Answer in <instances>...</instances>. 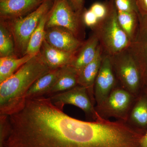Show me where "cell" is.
<instances>
[{
    "label": "cell",
    "instance_id": "obj_9",
    "mask_svg": "<svg viewBox=\"0 0 147 147\" xmlns=\"http://www.w3.org/2000/svg\"><path fill=\"white\" fill-rule=\"evenodd\" d=\"M129 49L141 71L142 90L147 93V15H140L138 33Z\"/></svg>",
    "mask_w": 147,
    "mask_h": 147
},
{
    "label": "cell",
    "instance_id": "obj_21",
    "mask_svg": "<svg viewBox=\"0 0 147 147\" xmlns=\"http://www.w3.org/2000/svg\"><path fill=\"white\" fill-rule=\"evenodd\" d=\"M13 36L5 23L1 21L0 25V57L15 56Z\"/></svg>",
    "mask_w": 147,
    "mask_h": 147
},
{
    "label": "cell",
    "instance_id": "obj_26",
    "mask_svg": "<svg viewBox=\"0 0 147 147\" xmlns=\"http://www.w3.org/2000/svg\"><path fill=\"white\" fill-rule=\"evenodd\" d=\"M71 7L77 13L82 15L84 8V0H68Z\"/></svg>",
    "mask_w": 147,
    "mask_h": 147
},
{
    "label": "cell",
    "instance_id": "obj_27",
    "mask_svg": "<svg viewBox=\"0 0 147 147\" xmlns=\"http://www.w3.org/2000/svg\"><path fill=\"white\" fill-rule=\"evenodd\" d=\"M139 14L141 16L147 15V0H136Z\"/></svg>",
    "mask_w": 147,
    "mask_h": 147
},
{
    "label": "cell",
    "instance_id": "obj_30",
    "mask_svg": "<svg viewBox=\"0 0 147 147\" xmlns=\"http://www.w3.org/2000/svg\"><path fill=\"white\" fill-rule=\"evenodd\" d=\"M5 1V0H0V1Z\"/></svg>",
    "mask_w": 147,
    "mask_h": 147
},
{
    "label": "cell",
    "instance_id": "obj_18",
    "mask_svg": "<svg viewBox=\"0 0 147 147\" xmlns=\"http://www.w3.org/2000/svg\"><path fill=\"white\" fill-rule=\"evenodd\" d=\"M32 57L26 55L0 57V84L11 77Z\"/></svg>",
    "mask_w": 147,
    "mask_h": 147
},
{
    "label": "cell",
    "instance_id": "obj_10",
    "mask_svg": "<svg viewBox=\"0 0 147 147\" xmlns=\"http://www.w3.org/2000/svg\"><path fill=\"white\" fill-rule=\"evenodd\" d=\"M45 40L57 49L75 53L83 44L70 31L63 27L55 26L45 29Z\"/></svg>",
    "mask_w": 147,
    "mask_h": 147
},
{
    "label": "cell",
    "instance_id": "obj_5",
    "mask_svg": "<svg viewBox=\"0 0 147 147\" xmlns=\"http://www.w3.org/2000/svg\"><path fill=\"white\" fill-rule=\"evenodd\" d=\"M82 16L74 10L68 0H55L45 29L63 27L70 31L80 40L84 41L85 26Z\"/></svg>",
    "mask_w": 147,
    "mask_h": 147
},
{
    "label": "cell",
    "instance_id": "obj_3",
    "mask_svg": "<svg viewBox=\"0 0 147 147\" xmlns=\"http://www.w3.org/2000/svg\"><path fill=\"white\" fill-rule=\"evenodd\" d=\"M55 0H44L36 9L25 16L9 20L6 24L13 36L15 54L18 57L26 55L30 38L40 21L53 7Z\"/></svg>",
    "mask_w": 147,
    "mask_h": 147
},
{
    "label": "cell",
    "instance_id": "obj_4",
    "mask_svg": "<svg viewBox=\"0 0 147 147\" xmlns=\"http://www.w3.org/2000/svg\"><path fill=\"white\" fill-rule=\"evenodd\" d=\"M110 59L119 85L135 97H138L143 88L142 75L129 47L110 56Z\"/></svg>",
    "mask_w": 147,
    "mask_h": 147
},
{
    "label": "cell",
    "instance_id": "obj_14",
    "mask_svg": "<svg viewBox=\"0 0 147 147\" xmlns=\"http://www.w3.org/2000/svg\"><path fill=\"white\" fill-rule=\"evenodd\" d=\"M76 52L69 53L59 50L50 45L45 40L40 53L50 69L54 70L70 65Z\"/></svg>",
    "mask_w": 147,
    "mask_h": 147
},
{
    "label": "cell",
    "instance_id": "obj_1",
    "mask_svg": "<svg viewBox=\"0 0 147 147\" xmlns=\"http://www.w3.org/2000/svg\"><path fill=\"white\" fill-rule=\"evenodd\" d=\"M51 70L40 53L0 84V114L9 115L19 109L32 84Z\"/></svg>",
    "mask_w": 147,
    "mask_h": 147
},
{
    "label": "cell",
    "instance_id": "obj_29",
    "mask_svg": "<svg viewBox=\"0 0 147 147\" xmlns=\"http://www.w3.org/2000/svg\"><path fill=\"white\" fill-rule=\"evenodd\" d=\"M35 1H38L39 2H43L44 0H35Z\"/></svg>",
    "mask_w": 147,
    "mask_h": 147
},
{
    "label": "cell",
    "instance_id": "obj_24",
    "mask_svg": "<svg viewBox=\"0 0 147 147\" xmlns=\"http://www.w3.org/2000/svg\"><path fill=\"white\" fill-rule=\"evenodd\" d=\"M113 1L118 11H134L139 13L136 0H113Z\"/></svg>",
    "mask_w": 147,
    "mask_h": 147
},
{
    "label": "cell",
    "instance_id": "obj_17",
    "mask_svg": "<svg viewBox=\"0 0 147 147\" xmlns=\"http://www.w3.org/2000/svg\"><path fill=\"white\" fill-rule=\"evenodd\" d=\"M78 76L77 71L71 65L61 67L57 82L45 97L68 90L77 86Z\"/></svg>",
    "mask_w": 147,
    "mask_h": 147
},
{
    "label": "cell",
    "instance_id": "obj_8",
    "mask_svg": "<svg viewBox=\"0 0 147 147\" xmlns=\"http://www.w3.org/2000/svg\"><path fill=\"white\" fill-rule=\"evenodd\" d=\"M118 84L111 65L110 56L103 53L101 66L94 83L96 106L102 104Z\"/></svg>",
    "mask_w": 147,
    "mask_h": 147
},
{
    "label": "cell",
    "instance_id": "obj_13",
    "mask_svg": "<svg viewBox=\"0 0 147 147\" xmlns=\"http://www.w3.org/2000/svg\"><path fill=\"white\" fill-rule=\"evenodd\" d=\"M127 123L144 134L147 129V93L142 91L137 97L129 115Z\"/></svg>",
    "mask_w": 147,
    "mask_h": 147
},
{
    "label": "cell",
    "instance_id": "obj_28",
    "mask_svg": "<svg viewBox=\"0 0 147 147\" xmlns=\"http://www.w3.org/2000/svg\"><path fill=\"white\" fill-rule=\"evenodd\" d=\"M140 147H147V129L140 139Z\"/></svg>",
    "mask_w": 147,
    "mask_h": 147
},
{
    "label": "cell",
    "instance_id": "obj_23",
    "mask_svg": "<svg viewBox=\"0 0 147 147\" xmlns=\"http://www.w3.org/2000/svg\"><path fill=\"white\" fill-rule=\"evenodd\" d=\"M90 9L96 15L99 21L105 18L109 10V1L105 2L94 3Z\"/></svg>",
    "mask_w": 147,
    "mask_h": 147
},
{
    "label": "cell",
    "instance_id": "obj_19",
    "mask_svg": "<svg viewBox=\"0 0 147 147\" xmlns=\"http://www.w3.org/2000/svg\"><path fill=\"white\" fill-rule=\"evenodd\" d=\"M139 16V13L134 11L117 10V18L119 24L131 40V43L135 39L138 33Z\"/></svg>",
    "mask_w": 147,
    "mask_h": 147
},
{
    "label": "cell",
    "instance_id": "obj_12",
    "mask_svg": "<svg viewBox=\"0 0 147 147\" xmlns=\"http://www.w3.org/2000/svg\"><path fill=\"white\" fill-rule=\"evenodd\" d=\"M103 52L100 45L95 58L78 73V84L86 88L93 102L95 105L94 85L100 69Z\"/></svg>",
    "mask_w": 147,
    "mask_h": 147
},
{
    "label": "cell",
    "instance_id": "obj_6",
    "mask_svg": "<svg viewBox=\"0 0 147 147\" xmlns=\"http://www.w3.org/2000/svg\"><path fill=\"white\" fill-rule=\"evenodd\" d=\"M136 98L118 84L102 104L95 106L96 110L103 118L113 117L126 122Z\"/></svg>",
    "mask_w": 147,
    "mask_h": 147
},
{
    "label": "cell",
    "instance_id": "obj_15",
    "mask_svg": "<svg viewBox=\"0 0 147 147\" xmlns=\"http://www.w3.org/2000/svg\"><path fill=\"white\" fill-rule=\"evenodd\" d=\"M99 45L97 38L93 34L88 39L84 41L81 47L76 51L70 65L79 73L86 65L94 59Z\"/></svg>",
    "mask_w": 147,
    "mask_h": 147
},
{
    "label": "cell",
    "instance_id": "obj_7",
    "mask_svg": "<svg viewBox=\"0 0 147 147\" xmlns=\"http://www.w3.org/2000/svg\"><path fill=\"white\" fill-rule=\"evenodd\" d=\"M47 97L53 105L60 110H63L66 105H73L82 109L89 120L96 121L100 117L86 88L80 85Z\"/></svg>",
    "mask_w": 147,
    "mask_h": 147
},
{
    "label": "cell",
    "instance_id": "obj_22",
    "mask_svg": "<svg viewBox=\"0 0 147 147\" xmlns=\"http://www.w3.org/2000/svg\"><path fill=\"white\" fill-rule=\"evenodd\" d=\"M10 130L9 116L0 114V147H4Z\"/></svg>",
    "mask_w": 147,
    "mask_h": 147
},
{
    "label": "cell",
    "instance_id": "obj_25",
    "mask_svg": "<svg viewBox=\"0 0 147 147\" xmlns=\"http://www.w3.org/2000/svg\"><path fill=\"white\" fill-rule=\"evenodd\" d=\"M82 16L85 26L90 27L92 29L97 25L99 21L96 15L90 9H84Z\"/></svg>",
    "mask_w": 147,
    "mask_h": 147
},
{
    "label": "cell",
    "instance_id": "obj_11",
    "mask_svg": "<svg viewBox=\"0 0 147 147\" xmlns=\"http://www.w3.org/2000/svg\"><path fill=\"white\" fill-rule=\"evenodd\" d=\"M42 2L35 0H5L0 1L1 20L22 17L36 9Z\"/></svg>",
    "mask_w": 147,
    "mask_h": 147
},
{
    "label": "cell",
    "instance_id": "obj_2",
    "mask_svg": "<svg viewBox=\"0 0 147 147\" xmlns=\"http://www.w3.org/2000/svg\"><path fill=\"white\" fill-rule=\"evenodd\" d=\"M92 30L103 53L109 56L120 53L131 45V40L119 24L117 10L113 0L109 1L108 15Z\"/></svg>",
    "mask_w": 147,
    "mask_h": 147
},
{
    "label": "cell",
    "instance_id": "obj_20",
    "mask_svg": "<svg viewBox=\"0 0 147 147\" xmlns=\"http://www.w3.org/2000/svg\"><path fill=\"white\" fill-rule=\"evenodd\" d=\"M50 11V10L42 17L36 28L32 35L28 44L26 55L34 57L40 52L41 46L45 39V27Z\"/></svg>",
    "mask_w": 147,
    "mask_h": 147
},
{
    "label": "cell",
    "instance_id": "obj_16",
    "mask_svg": "<svg viewBox=\"0 0 147 147\" xmlns=\"http://www.w3.org/2000/svg\"><path fill=\"white\" fill-rule=\"evenodd\" d=\"M60 68L51 70L38 79L27 92L26 99L46 96L57 82Z\"/></svg>",
    "mask_w": 147,
    "mask_h": 147
}]
</instances>
